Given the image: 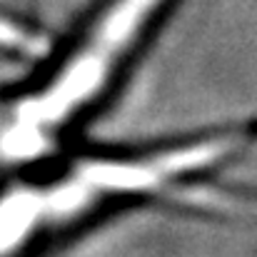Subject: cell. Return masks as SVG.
Masks as SVG:
<instances>
[{"instance_id":"1","label":"cell","mask_w":257,"mask_h":257,"mask_svg":"<svg viewBox=\"0 0 257 257\" xmlns=\"http://www.w3.org/2000/svg\"><path fill=\"white\" fill-rule=\"evenodd\" d=\"M175 0H110L55 78L30 97L20 115L28 125H63L87 107L170 13Z\"/></svg>"},{"instance_id":"2","label":"cell","mask_w":257,"mask_h":257,"mask_svg":"<svg viewBox=\"0 0 257 257\" xmlns=\"http://www.w3.org/2000/svg\"><path fill=\"white\" fill-rule=\"evenodd\" d=\"M0 45L15 48V50H28V53H35L40 48V43L33 35H28L25 30H20L18 25H13L3 18H0Z\"/></svg>"}]
</instances>
